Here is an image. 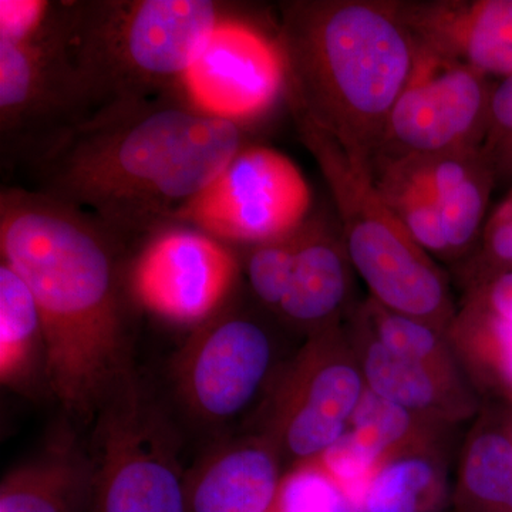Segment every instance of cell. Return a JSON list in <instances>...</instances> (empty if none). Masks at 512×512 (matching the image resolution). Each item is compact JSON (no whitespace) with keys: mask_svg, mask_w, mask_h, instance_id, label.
<instances>
[{"mask_svg":"<svg viewBox=\"0 0 512 512\" xmlns=\"http://www.w3.org/2000/svg\"><path fill=\"white\" fill-rule=\"evenodd\" d=\"M244 147V127L177 92L100 107L28 167L32 190L87 212L123 239L171 225Z\"/></svg>","mask_w":512,"mask_h":512,"instance_id":"cell-1","label":"cell"},{"mask_svg":"<svg viewBox=\"0 0 512 512\" xmlns=\"http://www.w3.org/2000/svg\"><path fill=\"white\" fill-rule=\"evenodd\" d=\"M120 242L92 215L43 192L0 194L2 262L35 298L47 386L76 419L96 417L131 376Z\"/></svg>","mask_w":512,"mask_h":512,"instance_id":"cell-2","label":"cell"},{"mask_svg":"<svg viewBox=\"0 0 512 512\" xmlns=\"http://www.w3.org/2000/svg\"><path fill=\"white\" fill-rule=\"evenodd\" d=\"M275 35L292 114L372 164L416 57L399 2L291 0Z\"/></svg>","mask_w":512,"mask_h":512,"instance_id":"cell-3","label":"cell"},{"mask_svg":"<svg viewBox=\"0 0 512 512\" xmlns=\"http://www.w3.org/2000/svg\"><path fill=\"white\" fill-rule=\"evenodd\" d=\"M211 0L64 2V45L90 109L180 92L227 18Z\"/></svg>","mask_w":512,"mask_h":512,"instance_id":"cell-4","label":"cell"},{"mask_svg":"<svg viewBox=\"0 0 512 512\" xmlns=\"http://www.w3.org/2000/svg\"><path fill=\"white\" fill-rule=\"evenodd\" d=\"M293 120L328 184L343 244L370 298L446 332L456 319L448 279L394 214L376 183L372 164L305 117L293 114Z\"/></svg>","mask_w":512,"mask_h":512,"instance_id":"cell-5","label":"cell"},{"mask_svg":"<svg viewBox=\"0 0 512 512\" xmlns=\"http://www.w3.org/2000/svg\"><path fill=\"white\" fill-rule=\"evenodd\" d=\"M89 512H188L173 431L133 376L96 416Z\"/></svg>","mask_w":512,"mask_h":512,"instance_id":"cell-6","label":"cell"},{"mask_svg":"<svg viewBox=\"0 0 512 512\" xmlns=\"http://www.w3.org/2000/svg\"><path fill=\"white\" fill-rule=\"evenodd\" d=\"M90 114L64 45V2L36 32L0 37L3 157L28 164Z\"/></svg>","mask_w":512,"mask_h":512,"instance_id":"cell-7","label":"cell"},{"mask_svg":"<svg viewBox=\"0 0 512 512\" xmlns=\"http://www.w3.org/2000/svg\"><path fill=\"white\" fill-rule=\"evenodd\" d=\"M495 84L473 67L416 43L412 74L394 104L372 164L483 147Z\"/></svg>","mask_w":512,"mask_h":512,"instance_id":"cell-8","label":"cell"},{"mask_svg":"<svg viewBox=\"0 0 512 512\" xmlns=\"http://www.w3.org/2000/svg\"><path fill=\"white\" fill-rule=\"evenodd\" d=\"M311 201L309 185L291 158L274 148L245 146L171 224L254 247L298 231Z\"/></svg>","mask_w":512,"mask_h":512,"instance_id":"cell-9","label":"cell"},{"mask_svg":"<svg viewBox=\"0 0 512 512\" xmlns=\"http://www.w3.org/2000/svg\"><path fill=\"white\" fill-rule=\"evenodd\" d=\"M238 278L237 256L220 239L171 224L148 235L128 272V289L151 315L198 328L221 313Z\"/></svg>","mask_w":512,"mask_h":512,"instance_id":"cell-10","label":"cell"},{"mask_svg":"<svg viewBox=\"0 0 512 512\" xmlns=\"http://www.w3.org/2000/svg\"><path fill=\"white\" fill-rule=\"evenodd\" d=\"M335 328L313 333L275 394L268 440L298 464L315 461L350 429L366 383L340 353Z\"/></svg>","mask_w":512,"mask_h":512,"instance_id":"cell-11","label":"cell"},{"mask_svg":"<svg viewBox=\"0 0 512 512\" xmlns=\"http://www.w3.org/2000/svg\"><path fill=\"white\" fill-rule=\"evenodd\" d=\"M272 360V340L258 322L218 313L194 329L177 355L178 396L195 419L225 423L254 402Z\"/></svg>","mask_w":512,"mask_h":512,"instance_id":"cell-12","label":"cell"},{"mask_svg":"<svg viewBox=\"0 0 512 512\" xmlns=\"http://www.w3.org/2000/svg\"><path fill=\"white\" fill-rule=\"evenodd\" d=\"M180 93L197 109L244 127L286 96L276 35L227 16L185 74Z\"/></svg>","mask_w":512,"mask_h":512,"instance_id":"cell-13","label":"cell"},{"mask_svg":"<svg viewBox=\"0 0 512 512\" xmlns=\"http://www.w3.org/2000/svg\"><path fill=\"white\" fill-rule=\"evenodd\" d=\"M397 2L417 45L494 82L512 76V0Z\"/></svg>","mask_w":512,"mask_h":512,"instance_id":"cell-14","label":"cell"},{"mask_svg":"<svg viewBox=\"0 0 512 512\" xmlns=\"http://www.w3.org/2000/svg\"><path fill=\"white\" fill-rule=\"evenodd\" d=\"M373 165L396 168L437 198L451 259L473 254L487 221L491 192L498 181L483 147Z\"/></svg>","mask_w":512,"mask_h":512,"instance_id":"cell-15","label":"cell"},{"mask_svg":"<svg viewBox=\"0 0 512 512\" xmlns=\"http://www.w3.org/2000/svg\"><path fill=\"white\" fill-rule=\"evenodd\" d=\"M281 481L271 441L222 444L187 474L188 512H272Z\"/></svg>","mask_w":512,"mask_h":512,"instance_id":"cell-16","label":"cell"},{"mask_svg":"<svg viewBox=\"0 0 512 512\" xmlns=\"http://www.w3.org/2000/svg\"><path fill=\"white\" fill-rule=\"evenodd\" d=\"M353 271L340 229L336 234L328 221L308 218L299 228L291 284L278 312L312 335L338 326L349 303Z\"/></svg>","mask_w":512,"mask_h":512,"instance_id":"cell-17","label":"cell"},{"mask_svg":"<svg viewBox=\"0 0 512 512\" xmlns=\"http://www.w3.org/2000/svg\"><path fill=\"white\" fill-rule=\"evenodd\" d=\"M92 493L89 453L60 441L3 477L0 512H89Z\"/></svg>","mask_w":512,"mask_h":512,"instance_id":"cell-18","label":"cell"},{"mask_svg":"<svg viewBox=\"0 0 512 512\" xmlns=\"http://www.w3.org/2000/svg\"><path fill=\"white\" fill-rule=\"evenodd\" d=\"M47 383L45 333L39 309L23 279L0 265V382L8 389L32 393Z\"/></svg>","mask_w":512,"mask_h":512,"instance_id":"cell-19","label":"cell"},{"mask_svg":"<svg viewBox=\"0 0 512 512\" xmlns=\"http://www.w3.org/2000/svg\"><path fill=\"white\" fill-rule=\"evenodd\" d=\"M362 333L359 365L370 392L414 414L443 409L453 376L390 352L357 320Z\"/></svg>","mask_w":512,"mask_h":512,"instance_id":"cell-20","label":"cell"},{"mask_svg":"<svg viewBox=\"0 0 512 512\" xmlns=\"http://www.w3.org/2000/svg\"><path fill=\"white\" fill-rule=\"evenodd\" d=\"M458 503L464 512H512V431L487 424L468 441Z\"/></svg>","mask_w":512,"mask_h":512,"instance_id":"cell-21","label":"cell"},{"mask_svg":"<svg viewBox=\"0 0 512 512\" xmlns=\"http://www.w3.org/2000/svg\"><path fill=\"white\" fill-rule=\"evenodd\" d=\"M441 500L436 464L421 454H397L377 470L360 512H436Z\"/></svg>","mask_w":512,"mask_h":512,"instance_id":"cell-22","label":"cell"},{"mask_svg":"<svg viewBox=\"0 0 512 512\" xmlns=\"http://www.w3.org/2000/svg\"><path fill=\"white\" fill-rule=\"evenodd\" d=\"M356 319L384 348L397 356L434 367L440 372H453L444 330L437 326L426 320L390 311L372 298L360 306Z\"/></svg>","mask_w":512,"mask_h":512,"instance_id":"cell-23","label":"cell"},{"mask_svg":"<svg viewBox=\"0 0 512 512\" xmlns=\"http://www.w3.org/2000/svg\"><path fill=\"white\" fill-rule=\"evenodd\" d=\"M451 335L467 348H476L477 356L497 382L512 393V323L488 312L467 298L460 315L450 328Z\"/></svg>","mask_w":512,"mask_h":512,"instance_id":"cell-24","label":"cell"},{"mask_svg":"<svg viewBox=\"0 0 512 512\" xmlns=\"http://www.w3.org/2000/svg\"><path fill=\"white\" fill-rule=\"evenodd\" d=\"M315 463L335 481L352 511L360 512L367 488L384 460L349 429L338 443L316 458Z\"/></svg>","mask_w":512,"mask_h":512,"instance_id":"cell-25","label":"cell"},{"mask_svg":"<svg viewBox=\"0 0 512 512\" xmlns=\"http://www.w3.org/2000/svg\"><path fill=\"white\" fill-rule=\"evenodd\" d=\"M416 419L417 414L366 389L350 429L386 461L397 456L396 451L412 439Z\"/></svg>","mask_w":512,"mask_h":512,"instance_id":"cell-26","label":"cell"},{"mask_svg":"<svg viewBox=\"0 0 512 512\" xmlns=\"http://www.w3.org/2000/svg\"><path fill=\"white\" fill-rule=\"evenodd\" d=\"M299 229L288 237L254 245L249 251L247 275L256 298L279 311L291 284L298 251Z\"/></svg>","mask_w":512,"mask_h":512,"instance_id":"cell-27","label":"cell"},{"mask_svg":"<svg viewBox=\"0 0 512 512\" xmlns=\"http://www.w3.org/2000/svg\"><path fill=\"white\" fill-rule=\"evenodd\" d=\"M272 512L353 511L335 481L315 461H309L282 477Z\"/></svg>","mask_w":512,"mask_h":512,"instance_id":"cell-28","label":"cell"},{"mask_svg":"<svg viewBox=\"0 0 512 512\" xmlns=\"http://www.w3.org/2000/svg\"><path fill=\"white\" fill-rule=\"evenodd\" d=\"M483 150L497 180L512 183V76L495 84Z\"/></svg>","mask_w":512,"mask_h":512,"instance_id":"cell-29","label":"cell"},{"mask_svg":"<svg viewBox=\"0 0 512 512\" xmlns=\"http://www.w3.org/2000/svg\"><path fill=\"white\" fill-rule=\"evenodd\" d=\"M468 298L498 318L512 323V272L495 276L484 284L474 286L468 292Z\"/></svg>","mask_w":512,"mask_h":512,"instance_id":"cell-30","label":"cell"},{"mask_svg":"<svg viewBox=\"0 0 512 512\" xmlns=\"http://www.w3.org/2000/svg\"><path fill=\"white\" fill-rule=\"evenodd\" d=\"M511 191H512V185H511Z\"/></svg>","mask_w":512,"mask_h":512,"instance_id":"cell-31","label":"cell"}]
</instances>
